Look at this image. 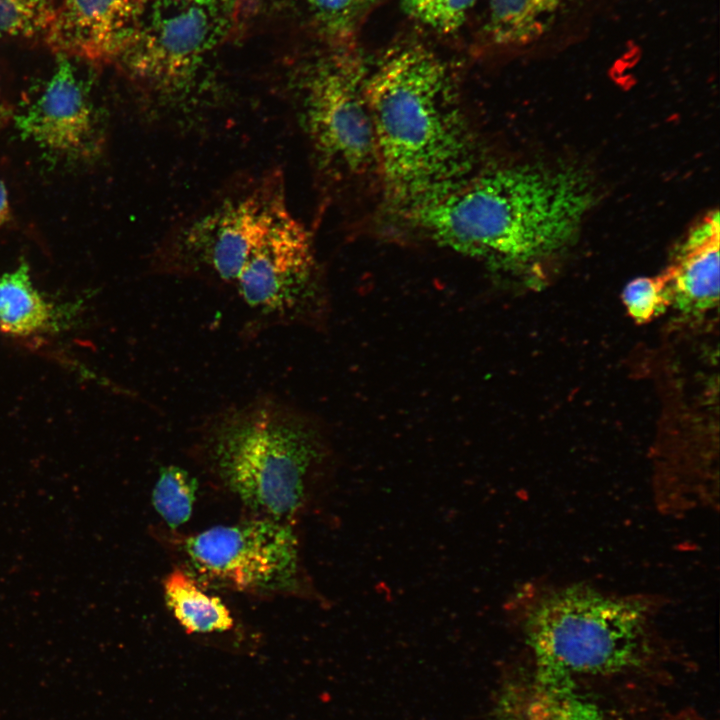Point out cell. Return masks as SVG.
I'll list each match as a JSON object with an SVG mask.
<instances>
[{
    "label": "cell",
    "instance_id": "1",
    "mask_svg": "<svg viewBox=\"0 0 720 720\" xmlns=\"http://www.w3.org/2000/svg\"><path fill=\"white\" fill-rule=\"evenodd\" d=\"M378 172L402 215L474 175L476 145L447 63L421 43L390 50L368 73Z\"/></svg>",
    "mask_w": 720,
    "mask_h": 720
},
{
    "label": "cell",
    "instance_id": "2",
    "mask_svg": "<svg viewBox=\"0 0 720 720\" xmlns=\"http://www.w3.org/2000/svg\"><path fill=\"white\" fill-rule=\"evenodd\" d=\"M593 202L578 170L517 165L474 174L402 216L441 246L518 266L566 247Z\"/></svg>",
    "mask_w": 720,
    "mask_h": 720
},
{
    "label": "cell",
    "instance_id": "3",
    "mask_svg": "<svg viewBox=\"0 0 720 720\" xmlns=\"http://www.w3.org/2000/svg\"><path fill=\"white\" fill-rule=\"evenodd\" d=\"M190 449L210 484L248 515L297 524L327 490L330 451L321 433L272 395L208 416Z\"/></svg>",
    "mask_w": 720,
    "mask_h": 720
},
{
    "label": "cell",
    "instance_id": "4",
    "mask_svg": "<svg viewBox=\"0 0 720 720\" xmlns=\"http://www.w3.org/2000/svg\"><path fill=\"white\" fill-rule=\"evenodd\" d=\"M664 601L615 594L586 583L525 584L505 604L522 629L537 668L600 674L641 662L652 651Z\"/></svg>",
    "mask_w": 720,
    "mask_h": 720
},
{
    "label": "cell",
    "instance_id": "5",
    "mask_svg": "<svg viewBox=\"0 0 720 720\" xmlns=\"http://www.w3.org/2000/svg\"><path fill=\"white\" fill-rule=\"evenodd\" d=\"M158 535L177 566L206 589L327 603L304 565L296 524L246 514L235 523L197 533L168 530Z\"/></svg>",
    "mask_w": 720,
    "mask_h": 720
},
{
    "label": "cell",
    "instance_id": "6",
    "mask_svg": "<svg viewBox=\"0 0 720 720\" xmlns=\"http://www.w3.org/2000/svg\"><path fill=\"white\" fill-rule=\"evenodd\" d=\"M288 211L280 177L264 179L186 227L159 256V270L230 290L254 250Z\"/></svg>",
    "mask_w": 720,
    "mask_h": 720
},
{
    "label": "cell",
    "instance_id": "7",
    "mask_svg": "<svg viewBox=\"0 0 720 720\" xmlns=\"http://www.w3.org/2000/svg\"><path fill=\"white\" fill-rule=\"evenodd\" d=\"M368 73L352 45L336 46L307 77L303 89L305 131L323 167L342 178L376 170Z\"/></svg>",
    "mask_w": 720,
    "mask_h": 720
},
{
    "label": "cell",
    "instance_id": "8",
    "mask_svg": "<svg viewBox=\"0 0 720 720\" xmlns=\"http://www.w3.org/2000/svg\"><path fill=\"white\" fill-rule=\"evenodd\" d=\"M230 292L256 325L290 324L308 315L317 297L312 242L290 211L254 250Z\"/></svg>",
    "mask_w": 720,
    "mask_h": 720
},
{
    "label": "cell",
    "instance_id": "9",
    "mask_svg": "<svg viewBox=\"0 0 720 720\" xmlns=\"http://www.w3.org/2000/svg\"><path fill=\"white\" fill-rule=\"evenodd\" d=\"M226 1L210 5L154 1L119 60L135 77L156 87L182 82L223 33Z\"/></svg>",
    "mask_w": 720,
    "mask_h": 720
},
{
    "label": "cell",
    "instance_id": "10",
    "mask_svg": "<svg viewBox=\"0 0 720 720\" xmlns=\"http://www.w3.org/2000/svg\"><path fill=\"white\" fill-rule=\"evenodd\" d=\"M49 81L15 116L24 139L59 155L85 157L98 145L97 114L88 87L68 57L58 55Z\"/></svg>",
    "mask_w": 720,
    "mask_h": 720
},
{
    "label": "cell",
    "instance_id": "11",
    "mask_svg": "<svg viewBox=\"0 0 720 720\" xmlns=\"http://www.w3.org/2000/svg\"><path fill=\"white\" fill-rule=\"evenodd\" d=\"M150 0H57L44 36L63 56L119 59L136 36Z\"/></svg>",
    "mask_w": 720,
    "mask_h": 720
},
{
    "label": "cell",
    "instance_id": "12",
    "mask_svg": "<svg viewBox=\"0 0 720 720\" xmlns=\"http://www.w3.org/2000/svg\"><path fill=\"white\" fill-rule=\"evenodd\" d=\"M671 303L684 314L713 309L719 299V215L711 212L682 243L672 264L662 273Z\"/></svg>",
    "mask_w": 720,
    "mask_h": 720
},
{
    "label": "cell",
    "instance_id": "13",
    "mask_svg": "<svg viewBox=\"0 0 720 720\" xmlns=\"http://www.w3.org/2000/svg\"><path fill=\"white\" fill-rule=\"evenodd\" d=\"M33 284L29 265L23 260L13 270L0 273V330L29 337L57 331L66 315Z\"/></svg>",
    "mask_w": 720,
    "mask_h": 720
},
{
    "label": "cell",
    "instance_id": "14",
    "mask_svg": "<svg viewBox=\"0 0 720 720\" xmlns=\"http://www.w3.org/2000/svg\"><path fill=\"white\" fill-rule=\"evenodd\" d=\"M576 0H488L485 33L498 47H522L545 38Z\"/></svg>",
    "mask_w": 720,
    "mask_h": 720
},
{
    "label": "cell",
    "instance_id": "15",
    "mask_svg": "<svg viewBox=\"0 0 720 720\" xmlns=\"http://www.w3.org/2000/svg\"><path fill=\"white\" fill-rule=\"evenodd\" d=\"M165 603L182 628L191 634L230 631L234 618L220 598L209 594L195 578L176 566L164 578Z\"/></svg>",
    "mask_w": 720,
    "mask_h": 720
},
{
    "label": "cell",
    "instance_id": "16",
    "mask_svg": "<svg viewBox=\"0 0 720 720\" xmlns=\"http://www.w3.org/2000/svg\"><path fill=\"white\" fill-rule=\"evenodd\" d=\"M538 670V683L527 709V720H599L597 712L568 687V676Z\"/></svg>",
    "mask_w": 720,
    "mask_h": 720
},
{
    "label": "cell",
    "instance_id": "17",
    "mask_svg": "<svg viewBox=\"0 0 720 720\" xmlns=\"http://www.w3.org/2000/svg\"><path fill=\"white\" fill-rule=\"evenodd\" d=\"M197 490V479L184 468L168 465L160 470L152 490V505L170 531H178L189 521Z\"/></svg>",
    "mask_w": 720,
    "mask_h": 720
},
{
    "label": "cell",
    "instance_id": "18",
    "mask_svg": "<svg viewBox=\"0 0 720 720\" xmlns=\"http://www.w3.org/2000/svg\"><path fill=\"white\" fill-rule=\"evenodd\" d=\"M316 27L336 46L352 45L378 0H300Z\"/></svg>",
    "mask_w": 720,
    "mask_h": 720
},
{
    "label": "cell",
    "instance_id": "19",
    "mask_svg": "<svg viewBox=\"0 0 720 720\" xmlns=\"http://www.w3.org/2000/svg\"><path fill=\"white\" fill-rule=\"evenodd\" d=\"M57 0H0V41L45 36Z\"/></svg>",
    "mask_w": 720,
    "mask_h": 720
},
{
    "label": "cell",
    "instance_id": "20",
    "mask_svg": "<svg viewBox=\"0 0 720 720\" xmlns=\"http://www.w3.org/2000/svg\"><path fill=\"white\" fill-rule=\"evenodd\" d=\"M477 0H400L405 14L439 33L457 31Z\"/></svg>",
    "mask_w": 720,
    "mask_h": 720
},
{
    "label": "cell",
    "instance_id": "21",
    "mask_svg": "<svg viewBox=\"0 0 720 720\" xmlns=\"http://www.w3.org/2000/svg\"><path fill=\"white\" fill-rule=\"evenodd\" d=\"M622 300L629 315L638 323L652 320L671 304L663 274L630 281L622 292Z\"/></svg>",
    "mask_w": 720,
    "mask_h": 720
},
{
    "label": "cell",
    "instance_id": "22",
    "mask_svg": "<svg viewBox=\"0 0 720 720\" xmlns=\"http://www.w3.org/2000/svg\"><path fill=\"white\" fill-rule=\"evenodd\" d=\"M11 215L8 191L0 179V227L9 221Z\"/></svg>",
    "mask_w": 720,
    "mask_h": 720
},
{
    "label": "cell",
    "instance_id": "23",
    "mask_svg": "<svg viewBox=\"0 0 720 720\" xmlns=\"http://www.w3.org/2000/svg\"><path fill=\"white\" fill-rule=\"evenodd\" d=\"M181 1L193 2V3H197V4H202V5H210V4H216V3L222 2L224 0H181Z\"/></svg>",
    "mask_w": 720,
    "mask_h": 720
},
{
    "label": "cell",
    "instance_id": "24",
    "mask_svg": "<svg viewBox=\"0 0 720 720\" xmlns=\"http://www.w3.org/2000/svg\"><path fill=\"white\" fill-rule=\"evenodd\" d=\"M6 115H7V112H6L5 106H4L3 102H2L1 89H0V124H1L2 121L5 119Z\"/></svg>",
    "mask_w": 720,
    "mask_h": 720
}]
</instances>
